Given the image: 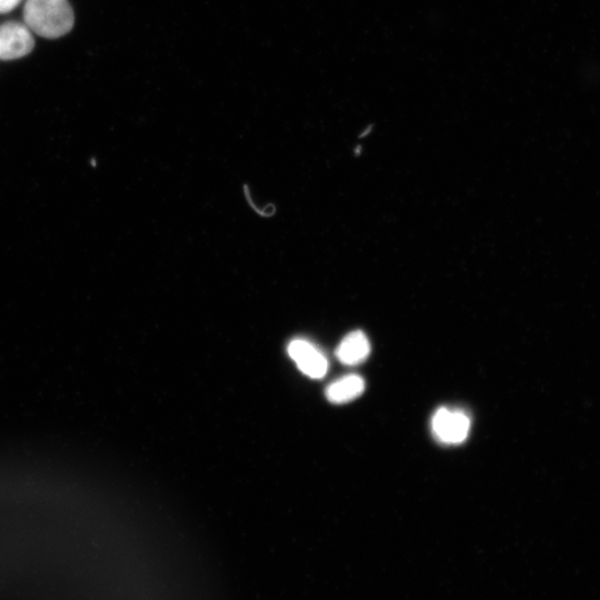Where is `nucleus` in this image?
<instances>
[{"label":"nucleus","instance_id":"obj_3","mask_svg":"<svg viewBox=\"0 0 600 600\" xmlns=\"http://www.w3.org/2000/svg\"><path fill=\"white\" fill-rule=\"evenodd\" d=\"M35 46L26 24L9 22L0 26V60L13 61L27 57Z\"/></svg>","mask_w":600,"mask_h":600},{"label":"nucleus","instance_id":"obj_4","mask_svg":"<svg viewBox=\"0 0 600 600\" xmlns=\"http://www.w3.org/2000/svg\"><path fill=\"white\" fill-rule=\"evenodd\" d=\"M289 354L299 370L313 379H320L329 371V360L310 342L295 340L289 345Z\"/></svg>","mask_w":600,"mask_h":600},{"label":"nucleus","instance_id":"obj_1","mask_svg":"<svg viewBox=\"0 0 600 600\" xmlns=\"http://www.w3.org/2000/svg\"><path fill=\"white\" fill-rule=\"evenodd\" d=\"M24 21L32 32L54 39L73 29L75 16L69 0H27Z\"/></svg>","mask_w":600,"mask_h":600},{"label":"nucleus","instance_id":"obj_2","mask_svg":"<svg viewBox=\"0 0 600 600\" xmlns=\"http://www.w3.org/2000/svg\"><path fill=\"white\" fill-rule=\"evenodd\" d=\"M431 429L436 439L448 445L462 444L470 430L469 416L460 409L440 408L431 419Z\"/></svg>","mask_w":600,"mask_h":600},{"label":"nucleus","instance_id":"obj_6","mask_svg":"<svg viewBox=\"0 0 600 600\" xmlns=\"http://www.w3.org/2000/svg\"><path fill=\"white\" fill-rule=\"evenodd\" d=\"M365 391V380L358 375H348L327 389L326 396L334 404H345L358 399Z\"/></svg>","mask_w":600,"mask_h":600},{"label":"nucleus","instance_id":"obj_7","mask_svg":"<svg viewBox=\"0 0 600 600\" xmlns=\"http://www.w3.org/2000/svg\"><path fill=\"white\" fill-rule=\"evenodd\" d=\"M23 0H0V14H7L14 11Z\"/></svg>","mask_w":600,"mask_h":600},{"label":"nucleus","instance_id":"obj_5","mask_svg":"<svg viewBox=\"0 0 600 600\" xmlns=\"http://www.w3.org/2000/svg\"><path fill=\"white\" fill-rule=\"evenodd\" d=\"M370 354V344L363 332H353L347 335L338 348L336 356L344 365L364 363Z\"/></svg>","mask_w":600,"mask_h":600}]
</instances>
